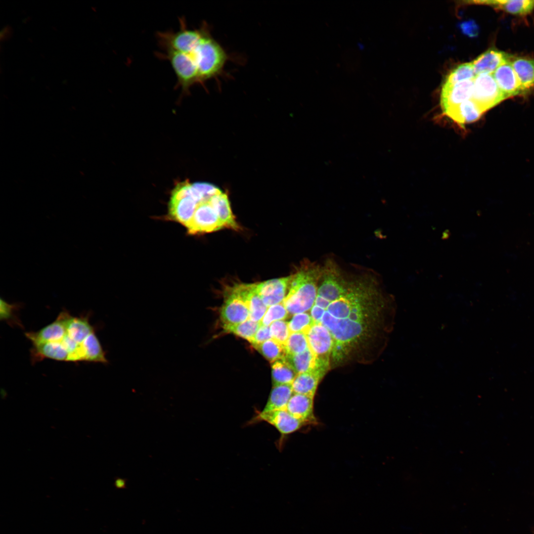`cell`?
<instances>
[{
  "label": "cell",
  "mask_w": 534,
  "mask_h": 534,
  "mask_svg": "<svg viewBox=\"0 0 534 534\" xmlns=\"http://www.w3.org/2000/svg\"><path fill=\"white\" fill-rule=\"evenodd\" d=\"M473 80L465 81L451 86H443L440 102L443 114L471 99Z\"/></svg>",
  "instance_id": "10"
},
{
  "label": "cell",
  "mask_w": 534,
  "mask_h": 534,
  "mask_svg": "<svg viewBox=\"0 0 534 534\" xmlns=\"http://www.w3.org/2000/svg\"><path fill=\"white\" fill-rule=\"evenodd\" d=\"M83 349L85 361L103 363H108L105 353L96 337L95 332L91 333L84 341Z\"/></svg>",
  "instance_id": "23"
},
{
  "label": "cell",
  "mask_w": 534,
  "mask_h": 534,
  "mask_svg": "<svg viewBox=\"0 0 534 534\" xmlns=\"http://www.w3.org/2000/svg\"><path fill=\"white\" fill-rule=\"evenodd\" d=\"M261 325L260 322L248 319L243 322L224 328L223 329L226 332L233 333L250 343Z\"/></svg>",
  "instance_id": "26"
},
{
  "label": "cell",
  "mask_w": 534,
  "mask_h": 534,
  "mask_svg": "<svg viewBox=\"0 0 534 534\" xmlns=\"http://www.w3.org/2000/svg\"><path fill=\"white\" fill-rule=\"evenodd\" d=\"M288 314V311L282 302L268 307L260 323L262 325L269 326L274 321L285 319Z\"/></svg>",
  "instance_id": "29"
},
{
  "label": "cell",
  "mask_w": 534,
  "mask_h": 534,
  "mask_svg": "<svg viewBox=\"0 0 534 534\" xmlns=\"http://www.w3.org/2000/svg\"><path fill=\"white\" fill-rule=\"evenodd\" d=\"M269 326L272 339L285 346L290 334L288 322L284 320H277Z\"/></svg>",
  "instance_id": "30"
},
{
  "label": "cell",
  "mask_w": 534,
  "mask_h": 534,
  "mask_svg": "<svg viewBox=\"0 0 534 534\" xmlns=\"http://www.w3.org/2000/svg\"><path fill=\"white\" fill-rule=\"evenodd\" d=\"M325 310L314 305L311 309V316L314 322H320L324 313Z\"/></svg>",
  "instance_id": "34"
},
{
  "label": "cell",
  "mask_w": 534,
  "mask_h": 534,
  "mask_svg": "<svg viewBox=\"0 0 534 534\" xmlns=\"http://www.w3.org/2000/svg\"><path fill=\"white\" fill-rule=\"evenodd\" d=\"M313 397L293 393L286 409L295 418L308 423L315 422L313 414Z\"/></svg>",
  "instance_id": "15"
},
{
  "label": "cell",
  "mask_w": 534,
  "mask_h": 534,
  "mask_svg": "<svg viewBox=\"0 0 534 534\" xmlns=\"http://www.w3.org/2000/svg\"><path fill=\"white\" fill-rule=\"evenodd\" d=\"M161 51L158 55L168 60L176 75L177 87L183 93L196 84L203 85L222 71L227 59L223 48L212 37L206 24L189 28L179 19L177 31L159 32Z\"/></svg>",
  "instance_id": "2"
},
{
  "label": "cell",
  "mask_w": 534,
  "mask_h": 534,
  "mask_svg": "<svg viewBox=\"0 0 534 534\" xmlns=\"http://www.w3.org/2000/svg\"><path fill=\"white\" fill-rule=\"evenodd\" d=\"M0 317L1 320H7L12 317L17 305L9 304L2 299L0 301Z\"/></svg>",
  "instance_id": "33"
},
{
  "label": "cell",
  "mask_w": 534,
  "mask_h": 534,
  "mask_svg": "<svg viewBox=\"0 0 534 534\" xmlns=\"http://www.w3.org/2000/svg\"><path fill=\"white\" fill-rule=\"evenodd\" d=\"M253 347L271 363L284 358L287 355L285 346L272 338Z\"/></svg>",
  "instance_id": "24"
},
{
  "label": "cell",
  "mask_w": 534,
  "mask_h": 534,
  "mask_svg": "<svg viewBox=\"0 0 534 534\" xmlns=\"http://www.w3.org/2000/svg\"><path fill=\"white\" fill-rule=\"evenodd\" d=\"M272 338L270 326L261 325L250 343L254 346Z\"/></svg>",
  "instance_id": "32"
},
{
  "label": "cell",
  "mask_w": 534,
  "mask_h": 534,
  "mask_svg": "<svg viewBox=\"0 0 534 534\" xmlns=\"http://www.w3.org/2000/svg\"><path fill=\"white\" fill-rule=\"evenodd\" d=\"M188 182L179 183L174 188L169 204V215L185 226L192 217L198 203L189 194Z\"/></svg>",
  "instance_id": "6"
},
{
  "label": "cell",
  "mask_w": 534,
  "mask_h": 534,
  "mask_svg": "<svg viewBox=\"0 0 534 534\" xmlns=\"http://www.w3.org/2000/svg\"><path fill=\"white\" fill-rule=\"evenodd\" d=\"M384 305L379 284L372 276L350 277L345 293L330 303L320 322L332 336L334 360H342L370 336Z\"/></svg>",
  "instance_id": "1"
},
{
  "label": "cell",
  "mask_w": 534,
  "mask_h": 534,
  "mask_svg": "<svg viewBox=\"0 0 534 534\" xmlns=\"http://www.w3.org/2000/svg\"><path fill=\"white\" fill-rule=\"evenodd\" d=\"M209 202L224 227L235 230L239 229L226 194L222 192L217 194L212 197Z\"/></svg>",
  "instance_id": "18"
},
{
  "label": "cell",
  "mask_w": 534,
  "mask_h": 534,
  "mask_svg": "<svg viewBox=\"0 0 534 534\" xmlns=\"http://www.w3.org/2000/svg\"><path fill=\"white\" fill-rule=\"evenodd\" d=\"M192 184L204 201H209L212 197L222 193L218 187L209 183L195 182Z\"/></svg>",
  "instance_id": "31"
},
{
  "label": "cell",
  "mask_w": 534,
  "mask_h": 534,
  "mask_svg": "<svg viewBox=\"0 0 534 534\" xmlns=\"http://www.w3.org/2000/svg\"><path fill=\"white\" fill-rule=\"evenodd\" d=\"M515 15H525L534 9V0H497L481 1Z\"/></svg>",
  "instance_id": "20"
},
{
  "label": "cell",
  "mask_w": 534,
  "mask_h": 534,
  "mask_svg": "<svg viewBox=\"0 0 534 534\" xmlns=\"http://www.w3.org/2000/svg\"><path fill=\"white\" fill-rule=\"evenodd\" d=\"M473 82L470 100L483 113L506 99L500 90L492 74L477 75Z\"/></svg>",
  "instance_id": "4"
},
{
  "label": "cell",
  "mask_w": 534,
  "mask_h": 534,
  "mask_svg": "<svg viewBox=\"0 0 534 534\" xmlns=\"http://www.w3.org/2000/svg\"><path fill=\"white\" fill-rule=\"evenodd\" d=\"M511 64L527 93L534 88V59L511 56Z\"/></svg>",
  "instance_id": "16"
},
{
  "label": "cell",
  "mask_w": 534,
  "mask_h": 534,
  "mask_svg": "<svg viewBox=\"0 0 534 534\" xmlns=\"http://www.w3.org/2000/svg\"><path fill=\"white\" fill-rule=\"evenodd\" d=\"M322 266L305 261L291 275L289 291L282 302L290 315L306 312L314 305Z\"/></svg>",
  "instance_id": "3"
},
{
  "label": "cell",
  "mask_w": 534,
  "mask_h": 534,
  "mask_svg": "<svg viewBox=\"0 0 534 534\" xmlns=\"http://www.w3.org/2000/svg\"><path fill=\"white\" fill-rule=\"evenodd\" d=\"M476 76L472 62L461 64L447 76L444 86H451L465 81L473 80Z\"/></svg>",
  "instance_id": "25"
},
{
  "label": "cell",
  "mask_w": 534,
  "mask_h": 534,
  "mask_svg": "<svg viewBox=\"0 0 534 534\" xmlns=\"http://www.w3.org/2000/svg\"><path fill=\"white\" fill-rule=\"evenodd\" d=\"M324 374L316 368L298 374L292 384L293 393L314 397L319 381Z\"/></svg>",
  "instance_id": "17"
},
{
  "label": "cell",
  "mask_w": 534,
  "mask_h": 534,
  "mask_svg": "<svg viewBox=\"0 0 534 534\" xmlns=\"http://www.w3.org/2000/svg\"><path fill=\"white\" fill-rule=\"evenodd\" d=\"M330 304L329 301L317 295L314 305L325 310Z\"/></svg>",
  "instance_id": "36"
},
{
  "label": "cell",
  "mask_w": 534,
  "mask_h": 534,
  "mask_svg": "<svg viewBox=\"0 0 534 534\" xmlns=\"http://www.w3.org/2000/svg\"><path fill=\"white\" fill-rule=\"evenodd\" d=\"M273 386L292 384L297 373L284 359L278 360L271 364Z\"/></svg>",
  "instance_id": "22"
},
{
  "label": "cell",
  "mask_w": 534,
  "mask_h": 534,
  "mask_svg": "<svg viewBox=\"0 0 534 534\" xmlns=\"http://www.w3.org/2000/svg\"><path fill=\"white\" fill-rule=\"evenodd\" d=\"M511 56L495 48L488 49L472 62L476 75L493 74L499 66L508 61Z\"/></svg>",
  "instance_id": "14"
},
{
  "label": "cell",
  "mask_w": 534,
  "mask_h": 534,
  "mask_svg": "<svg viewBox=\"0 0 534 534\" xmlns=\"http://www.w3.org/2000/svg\"><path fill=\"white\" fill-rule=\"evenodd\" d=\"M234 287L247 304L249 310V319L260 322L268 307L257 292L255 284H239Z\"/></svg>",
  "instance_id": "13"
},
{
  "label": "cell",
  "mask_w": 534,
  "mask_h": 534,
  "mask_svg": "<svg viewBox=\"0 0 534 534\" xmlns=\"http://www.w3.org/2000/svg\"><path fill=\"white\" fill-rule=\"evenodd\" d=\"M254 420L264 421L274 426L282 435L294 432L307 423L291 415L286 408L259 412Z\"/></svg>",
  "instance_id": "9"
},
{
  "label": "cell",
  "mask_w": 534,
  "mask_h": 534,
  "mask_svg": "<svg viewBox=\"0 0 534 534\" xmlns=\"http://www.w3.org/2000/svg\"><path fill=\"white\" fill-rule=\"evenodd\" d=\"M309 348L307 335L303 332L290 333L285 345L287 354L290 355L303 353Z\"/></svg>",
  "instance_id": "27"
},
{
  "label": "cell",
  "mask_w": 534,
  "mask_h": 534,
  "mask_svg": "<svg viewBox=\"0 0 534 534\" xmlns=\"http://www.w3.org/2000/svg\"><path fill=\"white\" fill-rule=\"evenodd\" d=\"M314 323L310 314L303 312L293 315L288 324L290 333L303 332L306 334Z\"/></svg>",
  "instance_id": "28"
},
{
  "label": "cell",
  "mask_w": 534,
  "mask_h": 534,
  "mask_svg": "<svg viewBox=\"0 0 534 534\" xmlns=\"http://www.w3.org/2000/svg\"><path fill=\"white\" fill-rule=\"evenodd\" d=\"M224 300L220 312L223 328L243 322L249 319L246 303L234 286L225 292Z\"/></svg>",
  "instance_id": "7"
},
{
  "label": "cell",
  "mask_w": 534,
  "mask_h": 534,
  "mask_svg": "<svg viewBox=\"0 0 534 534\" xmlns=\"http://www.w3.org/2000/svg\"><path fill=\"white\" fill-rule=\"evenodd\" d=\"M284 359L297 374L311 371L316 368V358L309 348L300 354H287Z\"/></svg>",
  "instance_id": "21"
},
{
  "label": "cell",
  "mask_w": 534,
  "mask_h": 534,
  "mask_svg": "<svg viewBox=\"0 0 534 534\" xmlns=\"http://www.w3.org/2000/svg\"><path fill=\"white\" fill-rule=\"evenodd\" d=\"M291 279V275L256 283V290L265 304L269 307L283 301Z\"/></svg>",
  "instance_id": "11"
},
{
  "label": "cell",
  "mask_w": 534,
  "mask_h": 534,
  "mask_svg": "<svg viewBox=\"0 0 534 534\" xmlns=\"http://www.w3.org/2000/svg\"><path fill=\"white\" fill-rule=\"evenodd\" d=\"M185 227L192 234L212 232L224 227L209 201L197 204Z\"/></svg>",
  "instance_id": "8"
},
{
  "label": "cell",
  "mask_w": 534,
  "mask_h": 534,
  "mask_svg": "<svg viewBox=\"0 0 534 534\" xmlns=\"http://www.w3.org/2000/svg\"><path fill=\"white\" fill-rule=\"evenodd\" d=\"M293 394L292 384L273 386L268 399L262 412H267L286 408Z\"/></svg>",
  "instance_id": "19"
},
{
  "label": "cell",
  "mask_w": 534,
  "mask_h": 534,
  "mask_svg": "<svg viewBox=\"0 0 534 534\" xmlns=\"http://www.w3.org/2000/svg\"><path fill=\"white\" fill-rule=\"evenodd\" d=\"M114 485L117 489H125L126 488V480L122 478H117L115 481Z\"/></svg>",
  "instance_id": "37"
},
{
  "label": "cell",
  "mask_w": 534,
  "mask_h": 534,
  "mask_svg": "<svg viewBox=\"0 0 534 534\" xmlns=\"http://www.w3.org/2000/svg\"><path fill=\"white\" fill-rule=\"evenodd\" d=\"M492 75L506 98L527 93L522 87L510 59L499 66Z\"/></svg>",
  "instance_id": "12"
},
{
  "label": "cell",
  "mask_w": 534,
  "mask_h": 534,
  "mask_svg": "<svg viewBox=\"0 0 534 534\" xmlns=\"http://www.w3.org/2000/svg\"><path fill=\"white\" fill-rule=\"evenodd\" d=\"M462 29L466 34L471 36L475 35V33L477 32V28L475 24L471 22L463 23L462 25Z\"/></svg>",
  "instance_id": "35"
},
{
  "label": "cell",
  "mask_w": 534,
  "mask_h": 534,
  "mask_svg": "<svg viewBox=\"0 0 534 534\" xmlns=\"http://www.w3.org/2000/svg\"><path fill=\"white\" fill-rule=\"evenodd\" d=\"M306 335L309 348L316 358V368L325 373L333 346L331 334L320 322H314Z\"/></svg>",
  "instance_id": "5"
}]
</instances>
